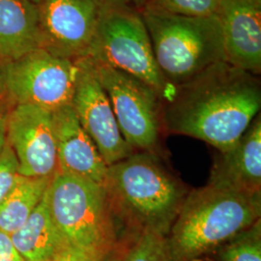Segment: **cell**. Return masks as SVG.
Returning a JSON list of instances; mask_svg holds the SVG:
<instances>
[{"label": "cell", "mask_w": 261, "mask_h": 261, "mask_svg": "<svg viewBox=\"0 0 261 261\" xmlns=\"http://www.w3.org/2000/svg\"><path fill=\"white\" fill-rule=\"evenodd\" d=\"M121 1L130 5L133 8L140 11L145 8L152 0H121Z\"/></svg>", "instance_id": "26"}, {"label": "cell", "mask_w": 261, "mask_h": 261, "mask_svg": "<svg viewBox=\"0 0 261 261\" xmlns=\"http://www.w3.org/2000/svg\"><path fill=\"white\" fill-rule=\"evenodd\" d=\"M220 1L221 0H152L145 8L181 16L208 17L217 15Z\"/></svg>", "instance_id": "20"}, {"label": "cell", "mask_w": 261, "mask_h": 261, "mask_svg": "<svg viewBox=\"0 0 261 261\" xmlns=\"http://www.w3.org/2000/svg\"><path fill=\"white\" fill-rule=\"evenodd\" d=\"M87 60L108 95L124 140L135 151L156 152L163 127L158 93L133 75Z\"/></svg>", "instance_id": "8"}, {"label": "cell", "mask_w": 261, "mask_h": 261, "mask_svg": "<svg viewBox=\"0 0 261 261\" xmlns=\"http://www.w3.org/2000/svg\"><path fill=\"white\" fill-rule=\"evenodd\" d=\"M103 185L116 220L132 234L147 229L168 236L189 193L149 151H136L110 166Z\"/></svg>", "instance_id": "3"}, {"label": "cell", "mask_w": 261, "mask_h": 261, "mask_svg": "<svg viewBox=\"0 0 261 261\" xmlns=\"http://www.w3.org/2000/svg\"><path fill=\"white\" fill-rule=\"evenodd\" d=\"M51 261H102L97 256L75 247H66Z\"/></svg>", "instance_id": "22"}, {"label": "cell", "mask_w": 261, "mask_h": 261, "mask_svg": "<svg viewBox=\"0 0 261 261\" xmlns=\"http://www.w3.org/2000/svg\"><path fill=\"white\" fill-rule=\"evenodd\" d=\"M77 70L76 60L41 47L0 63V103L9 110L27 105L50 112L70 106Z\"/></svg>", "instance_id": "7"}, {"label": "cell", "mask_w": 261, "mask_h": 261, "mask_svg": "<svg viewBox=\"0 0 261 261\" xmlns=\"http://www.w3.org/2000/svg\"><path fill=\"white\" fill-rule=\"evenodd\" d=\"M0 261H24L16 250L9 234L0 230Z\"/></svg>", "instance_id": "23"}, {"label": "cell", "mask_w": 261, "mask_h": 261, "mask_svg": "<svg viewBox=\"0 0 261 261\" xmlns=\"http://www.w3.org/2000/svg\"><path fill=\"white\" fill-rule=\"evenodd\" d=\"M51 114L56 135V171L103 185L109 167L82 127L72 106L63 107Z\"/></svg>", "instance_id": "13"}, {"label": "cell", "mask_w": 261, "mask_h": 261, "mask_svg": "<svg viewBox=\"0 0 261 261\" xmlns=\"http://www.w3.org/2000/svg\"><path fill=\"white\" fill-rule=\"evenodd\" d=\"M216 261H261V220L235 235L213 253Z\"/></svg>", "instance_id": "18"}, {"label": "cell", "mask_w": 261, "mask_h": 261, "mask_svg": "<svg viewBox=\"0 0 261 261\" xmlns=\"http://www.w3.org/2000/svg\"><path fill=\"white\" fill-rule=\"evenodd\" d=\"M140 12L159 70L174 88L224 61L223 31L217 15L189 17L152 8Z\"/></svg>", "instance_id": "4"}, {"label": "cell", "mask_w": 261, "mask_h": 261, "mask_svg": "<svg viewBox=\"0 0 261 261\" xmlns=\"http://www.w3.org/2000/svg\"><path fill=\"white\" fill-rule=\"evenodd\" d=\"M105 0H39L40 47L79 60L87 55Z\"/></svg>", "instance_id": "9"}, {"label": "cell", "mask_w": 261, "mask_h": 261, "mask_svg": "<svg viewBox=\"0 0 261 261\" xmlns=\"http://www.w3.org/2000/svg\"><path fill=\"white\" fill-rule=\"evenodd\" d=\"M29 1H31V2H33V3H35V4H36L39 0H29Z\"/></svg>", "instance_id": "27"}, {"label": "cell", "mask_w": 261, "mask_h": 261, "mask_svg": "<svg viewBox=\"0 0 261 261\" xmlns=\"http://www.w3.org/2000/svg\"><path fill=\"white\" fill-rule=\"evenodd\" d=\"M257 1H258V2H260L261 3V0H257Z\"/></svg>", "instance_id": "28"}, {"label": "cell", "mask_w": 261, "mask_h": 261, "mask_svg": "<svg viewBox=\"0 0 261 261\" xmlns=\"http://www.w3.org/2000/svg\"><path fill=\"white\" fill-rule=\"evenodd\" d=\"M6 140L14 151L19 173L49 177L57 170L56 141L51 112L35 106H18L7 116Z\"/></svg>", "instance_id": "11"}, {"label": "cell", "mask_w": 261, "mask_h": 261, "mask_svg": "<svg viewBox=\"0 0 261 261\" xmlns=\"http://www.w3.org/2000/svg\"><path fill=\"white\" fill-rule=\"evenodd\" d=\"M10 237L24 261H51L65 247L49 212L47 192L27 222Z\"/></svg>", "instance_id": "16"}, {"label": "cell", "mask_w": 261, "mask_h": 261, "mask_svg": "<svg viewBox=\"0 0 261 261\" xmlns=\"http://www.w3.org/2000/svg\"><path fill=\"white\" fill-rule=\"evenodd\" d=\"M260 108L258 75L221 61L175 87L163 102L162 124L223 153L236 144Z\"/></svg>", "instance_id": "1"}, {"label": "cell", "mask_w": 261, "mask_h": 261, "mask_svg": "<svg viewBox=\"0 0 261 261\" xmlns=\"http://www.w3.org/2000/svg\"><path fill=\"white\" fill-rule=\"evenodd\" d=\"M261 216V193L207 184L188 193L168 235L170 261H197Z\"/></svg>", "instance_id": "2"}, {"label": "cell", "mask_w": 261, "mask_h": 261, "mask_svg": "<svg viewBox=\"0 0 261 261\" xmlns=\"http://www.w3.org/2000/svg\"><path fill=\"white\" fill-rule=\"evenodd\" d=\"M10 111L8 108L4 107L0 103V154L4 149L7 140H6V123H7V116Z\"/></svg>", "instance_id": "25"}, {"label": "cell", "mask_w": 261, "mask_h": 261, "mask_svg": "<svg viewBox=\"0 0 261 261\" xmlns=\"http://www.w3.org/2000/svg\"><path fill=\"white\" fill-rule=\"evenodd\" d=\"M84 58L139 79L152 87L163 102L174 92L175 88L159 70L140 11L121 0H105L92 43Z\"/></svg>", "instance_id": "6"}, {"label": "cell", "mask_w": 261, "mask_h": 261, "mask_svg": "<svg viewBox=\"0 0 261 261\" xmlns=\"http://www.w3.org/2000/svg\"><path fill=\"white\" fill-rule=\"evenodd\" d=\"M53 176L25 177L19 175L0 204V230L11 235L27 222L45 196Z\"/></svg>", "instance_id": "17"}, {"label": "cell", "mask_w": 261, "mask_h": 261, "mask_svg": "<svg viewBox=\"0 0 261 261\" xmlns=\"http://www.w3.org/2000/svg\"><path fill=\"white\" fill-rule=\"evenodd\" d=\"M134 235H125L123 236L121 239L119 238L114 248L112 249V252L108 258V261H123L125 252L127 250V247L130 243V239L133 238Z\"/></svg>", "instance_id": "24"}, {"label": "cell", "mask_w": 261, "mask_h": 261, "mask_svg": "<svg viewBox=\"0 0 261 261\" xmlns=\"http://www.w3.org/2000/svg\"><path fill=\"white\" fill-rule=\"evenodd\" d=\"M18 160L8 143L0 154V204L19 178Z\"/></svg>", "instance_id": "21"}, {"label": "cell", "mask_w": 261, "mask_h": 261, "mask_svg": "<svg viewBox=\"0 0 261 261\" xmlns=\"http://www.w3.org/2000/svg\"><path fill=\"white\" fill-rule=\"evenodd\" d=\"M209 184L261 193V117L258 113L230 149L220 153Z\"/></svg>", "instance_id": "14"}, {"label": "cell", "mask_w": 261, "mask_h": 261, "mask_svg": "<svg viewBox=\"0 0 261 261\" xmlns=\"http://www.w3.org/2000/svg\"><path fill=\"white\" fill-rule=\"evenodd\" d=\"M77 75L72 108L108 167L128 158L135 150L122 137L112 105L86 58L76 60Z\"/></svg>", "instance_id": "10"}, {"label": "cell", "mask_w": 261, "mask_h": 261, "mask_svg": "<svg viewBox=\"0 0 261 261\" xmlns=\"http://www.w3.org/2000/svg\"><path fill=\"white\" fill-rule=\"evenodd\" d=\"M51 218L67 244L90 251H112L118 226L105 185L56 171L47 191Z\"/></svg>", "instance_id": "5"}, {"label": "cell", "mask_w": 261, "mask_h": 261, "mask_svg": "<svg viewBox=\"0 0 261 261\" xmlns=\"http://www.w3.org/2000/svg\"><path fill=\"white\" fill-rule=\"evenodd\" d=\"M39 47L36 4L29 0H0V63Z\"/></svg>", "instance_id": "15"}, {"label": "cell", "mask_w": 261, "mask_h": 261, "mask_svg": "<svg viewBox=\"0 0 261 261\" xmlns=\"http://www.w3.org/2000/svg\"><path fill=\"white\" fill-rule=\"evenodd\" d=\"M217 16L223 31L224 61L252 75H260V2L221 0Z\"/></svg>", "instance_id": "12"}, {"label": "cell", "mask_w": 261, "mask_h": 261, "mask_svg": "<svg viewBox=\"0 0 261 261\" xmlns=\"http://www.w3.org/2000/svg\"><path fill=\"white\" fill-rule=\"evenodd\" d=\"M123 261H170L168 236L141 230L130 239Z\"/></svg>", "instance_id": "19"}]
</instances>
